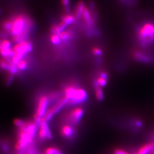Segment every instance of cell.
Masks as SVG:
<instances>
[{
    "instance_id": "1",
    "label": "cell",
    "mask_w": 154,
    "mask_h": 154,
    "mask_svg": "<svg viewBox=\"0 0 154 154\" xmlns=\"http://www.w3.org/2000/svg\"><path fill=\"white\" fill-rule=\"evenodd\" d=\"M138 41L142 46H147L154 42V23L147 22L137 31Z\"/></svg>"
},
{
    "instance_id": "2",
    "label": "cell",
    "mask_w": 154,
    "mask_h": 154,
    "mask_svg": "<svg viewBox=\"0 0 154 154\" xmlns=\"http://www.w3.org/2000/svg\"><path fill=\"white\" fill-rule=\"evenodd\" d=\"M49 104V98L46 95H42L39 99L36 114L39 117L43 118L48 111Z\"/></svg>"
},
{
    "instance_id": "3",
    "label": "cell",
    "mask_w": 154,
    "mask_h": 154,
    "mask_svg": "<svg viewBox=\"0 0 154 154\" xmlns=\"http://www.w3.org/2000/svg\"><path fill=\"white\" fill-rule=\"evenodd\" d=\"M88 98V94L85 90L81 88H77L71 100L69 101L68 104H77L78 103L83 102L86 100Z\"/></svg>"
},
{
    "instance_id": "4",
    "label": "cell",
    "mask_w": 154,
    "mask_h": 154,
    "mask_svg": "<svg viewBox=\"0 0 154 154\" xmlns=\"http://www.w3.org/2000/svg\"><path fill=\"white\" fill-rule=\"evenodd\" d=\"M39 130V138L42 141L45 139H51L52 138V134L50 128L48 125V122H46L43 118Z\"/></svg>"
},
{
    "instance_id": "5",
    "label": "cell",
    "mask_w": 154,
    "mask_h": 154,
    "mask_svg": "<svg viewBox=\"0 0 154 154\" xmlns=\"http://www.w3.org/2000/svg\"><path fill=\"white\" fill-rule=\"evenodd\" d=\"M83 114V110L81 108H76L70 111L68 116V120L73 124H77L81 119Z\"/></svg>"
},
{
    "instance_id": "6",
    "label": "cell",
    "mask_w": 154,
    "mask_h": 154,
    "mask_svg": "<svg viewBox=\"0 0 154 154\" xmlns=\"http://www.w3.org/2000/svg\"><path fill=\"white\" fill-rule=\"evenodd\" d=\"M37 126L35 124L34 122H30L28 123H26L25 125L21 128V130H22L25 131L26 132L27 134V135L29 136V137L33 139L37 134Z\"/></svg>"
},
{
    "instance_id": "7",
    "label": "cell",
    "mask_w": 154,
    "mask_h": 154,
    "mask_svg": "<svg viewBox=\"0 0 154 154\" xmlns=\"http://www.w3.org/2000/svg\"><path fill=\"white\" fill-rule=\"evenodd\" d=\"M132 56L135 60L142 63L148 64L151 61V58L146 54L141 51L138 50L134 51L132 53Z\"/></svg>"
},
{
    "instance_id": "8",
    "label": "cell",
    "mask_w": 154,
    "mask_h": 154,
    "mask_svg": "<svg viewBox=\"0 0 154 154\" xmlns=\"http://www.w3.org/2000/svg\"><path fill=\"white\" fill-rule=\"evenodd\" d=\"M61 135L66 138H70L74 134V129L71 126L64 125L61 129Z\"/></svg>"
},
{
    "instance_id": "9",
    "label": "cell",
    "mask_w": 154,
    "mask_h": 154,
    "mask_svg": "<svg viewBox=\"0 0 154 154\" xmlns=\"http://www.w3.org/2000/svg\"><path fill=\"white\" fill-rule=\"evenodd\" d=\"M77 89V87L74 85H67L64 88V97H65L69 100V101L71 99L74 92H75V91Z\"/></svg>"
},
{
    "instance_id": "10",
    "label": "cell",
    "mask_w": 154,
    "mask_h": 154,
    "mask_svg": "<svg viewBox=\"0 0 154 154\" xmlns=\"http://www.w3.org/2000/svg\"><path fill=\"white\" fill-rule=\"evenodd\" d=\"M69 102V100L65 97H62L58 102L55 104V105L52 108V111L54 114H57L61 111V110L64 107L66 104H67Z\"/></svg>"
},
{
    "instance_id": "11",
    "label": "cell",
    "mask_w": 154,
    "mask_h": 154,
    "mask_svg": "<svg viewBox=\"0 0 154 154\" xmlns=\"http://www.w3.org/2000/svg\"><path fill=\"white\" fill-rule=\"evenodd\" d=\"M85 6H85L83 1H78L77 6H76V8L75 13L74 14V15H75L77 20H79L82 17V13L83 12V10L85 9Z\"/></svg>"
},
{
    "instance_id": "12",
    "label": "cell",
    "mask_w": 154,
    "mask_h": 154,
    "mask_svg": "<svg viewBox=\"0 0 154 154\" xmlns=\"http://www.w3.org/2000/svg\"><path fill=\"white\" fill-rule=\"evenodd\" d=\"M62 21L64 22L67 25L74 24L76 21V18L74 14L67 13L62 16L61 17Z\"/></svg>"
},
{
    "instance_id": "13",
    "label": "cell",
    "mask_w": 154,
    "mask_h": 154,
    "mask_svg": "<svg viewBox=\"0 0 154 154\" xmlns=\"http://www.w3.org/2000/svg\"><path fill=\"white\" fill-rule=\"evenodd\" d=\"M153 148H154V141L150 143L144 145L139 149L138 151L139 154H147L150 153Z\"/></svg>"
},
{
    "instance_id": "14",
    "label": "cell",
    "mask_w": 154,
    "mask_h": 154,
    "mask_svg": "<svg viewBox=\"0 0 154 154\" xmlns=\"http://www.w3.org/2000/svg\"><path fill=\"white\" fill-rule=\"evenodd\" d=\"M94 87H95V95H96L97 99L98 101H101L103 99L104 95H103V92L102 89L101 88V87L99 86V85L98 83L97 80L94 81Z\"/></svg>"
},
{
    "instance_id": "15",
    "label": "cell",
    "mask_w": 154,
    "mask_h": 154,
    "mask_svg": "<svg viewBox=\"0 0 154 154\" xmlns=\"http://www.w3.org/2000/svg\"><path fill=\"white\" fill-rule=\"evenodd\" d=\"M59 36L60 37L61 41H67L73 37V32L71 30H66L60 33Z\"/></svg>"
},
{
    "instance_id": "16",
    "label": "cell",
    "mask_w": 154,
    "mask_h": 154,
    "mask_svg": "<svg viewBox=\"0 0 154 154\" xmlns=\"http://www.w3.org/2000/svg\"><path fill=\"white\" fill-rule=\"evenodd\" d=\"M13 26V20L11 18L4 21L2 24V29L7 33H10Z\"/></svg>"
},
{
    "instance_id": "17",
    "label": "cell",
    "mask_w": 154,
    "mask_h": 154,
    "mask_svg": "<svg viewBox=\"0 0 154 154\" xmlns=\"http://www.w3.org/2000/svg\"><path fill=\"white\" fill-rule=\"evenodd\" d=\"M11 66V62H9L5 58L0 59V69L2 70L9 71Z\"/></svg>"
},
{
    "instance_id": "18",
    "label": "cell",
    "mask_w": 154,
    "mask_h": 154,
    "mask_svg": "<svg viewBox=\"0 0 154 154\" xmlns=\"http://www.w3.org/2000/svg\"><path fill=\"white\" fill-rule=\"evenodd\" d=\"M28 61L26 59H22L17 65L18 70L24 71L27 68Z\"/></svg>"
},
{
    "instance_id": "19",
    "label": "cell",
    "mask_w": 154,
    "mask_h": 154,
    "mask_svg": "<svg viewBox=\"0 0 154 154\" xmlns=\"http://www.w3.org/2000/svg\"><path fill=\"white\" fill-rule=\"evenodd\" d=\"M50 40L52 44L55 45H58L61 42V39L59 35L58 34H52L50 36Z\"/></svg>"
},
{
    "instance_id": "20",
    "label": "cell",
    "mask_w": 154,
    "mask_h": 154,
    "mask_svg": "<svg viewBox=\"0 0 154 154\" xmlns=\"http://www.w3.org/2000/svg\"><path fill=\"white\" fill-rule=\"evenodd\" d=\"M54 114H55L54 113V112L52 111V108H49V109L48 110V111H47L45 116H44L43 119H44V120L46 122H48L51 120V119L52 118V117H53V116H54Z\"/></svg>"
},
{
    "instance_id": "21",
    "label": "cell",
    "mask_w": 154,
    "mask_h": 154,
    "mask_svg": "<svg viewBox=\"0 0 154 154\" xmlns=\"http://www.w3.org/2000/svg\"><path fill=\"white\" fill-rule=\"evenodd\" d=\"M60 150L56 148V147H49L48 148L45 153V154H57Z\"/></svg>"
},
{
    "instance_id": "22",
    "label": "cell",
    "mask_w": 154,
    "mask_h": 154,
    "mask_svg": "<svg viewBox=\"0 0 154 154\" xmlns=\"http://www.w3.org/2000/svg\"><path fill=\"white\" fill-rule=\"evenodd\" d=\"M14 123L16 127H17L18 128H21L25 125L26 122L22 120V119H16L14 120Z\"/></svg>"
},
{
    "instance_id": "23",
    "label": "cell",
    "mask_w": 154,
    "mask_h": 154,
    "mask_svg": "<svg viewBox=\"0 0 154 154\" xmlns=\"http://www.w3.org/2000/svg\"><path fill=\"white\" fill-rule=\"evenodd\" d=\"M92 53L95 56H102L103 55V50L99 48L95 47L92 49Z\"/></svg>"
},
{
    "instance_id": "24",
    "label": "cell",
    "mask_w": 154,
    "mask_h": 154,
    "mask_svg": "<svg viewBox=\"0 0 154 154\" xmlns=\"http://www.w3.org/2000/svg\"><path fill=\"white\" fill-rule=\"evenodd\" d=\"M62 4L65 8V12L66 13H69L70 10L69 7V0H61Z\"/></svg>"
},
{
    "instance_id": "25",
    "label": "cell",
    "mask_w": 154,
    "mask_h": 154,
    "mask_svg": "<svg viewBox=\"0 0 154 154\" xmlns=\"http://www.w3.org/2000/svg\"><path fill=\"white\" fill-rule=\"evenodd\" d=\"M97 81H98V83L100 87H104L107 84V80L103 78H101V77H99Z\"/></svg>"
},
{
    "instance_id": "26",
    "label": "cell",
    "mask_w": 154,
    "mask_h": 154,
    "mask_svg": "<svg viewBox=\"0 0 154 154\" xmlns=\"http://www.w3.org/2000/svg\"><path fill=\"white\" fill-rule=\"evenodd\" d=\"M115 154H128L127 152L121 150V149H116L114 151Z\"/></svg>"
},
{
    "instance_id": "27",
    "label": "cell",
    "mask_w": 154,
    "mask_h": 154,
    "mask_svg": "<svg viewBox=\"0 0 154 154\" xmlns=\"http://www.w3.org/2000/svg\"><path fill=\"white\" fill-rule=\"evenodd\" d=\"M100 77L104 79H106V80H107L108 79V74L106 73H105V72H102V73H100Z\"/></svg>"
},
{
    "instance_id": "28",
    "label": "cell",
    "mask_w": 154,
    "mask_h": 154,
    "mask_svg": "<svg viewBox=\"0 0 154 154\" xmlns=\"http://www.w3.org/2000/svg\"><path fill=\"white\" fill-rule=\"evenodd\" d=\"M150 154H154V148L150 152Z\"/></svg>"
},
{
    "instance_id": "29",
    "label": "cell",
    "mask_w": 154,
    "mask_h": 154,
    "mask_svg": "<svg viewBox=\"0 0 154 154\" xmlns=\"http://www.w3.org/2000/svg\"><path fill=\"white\" fill-rule=\"evenodd\" d=\"M57 154H62V153H61V151H59V152H58V153H57Z\"/></svg>"
},
{
    "instance_id": "30",
    "label": "cell",
    "mask_w": 154,
    "mask_h": 154,
    "mask_svg": "<svg viewBox=\"0 0 154 154\" xmlns=\"http://www.w3.org/2000/svg\"><path fill=\"white\" fill-rule=\"evenodd\" d=\"M1 47V41H0V48Z\"/></svg>"
},
{
    "instance_id": "31",
    "label": "cell",
    "mask_w": 154,
    "mask_h": 154,
    "mask_svg": "<svg viewBox=\"0 0 154 154\" xmlns=\"http://www.w3.org/2000/svg\"><path fill=\"white\" fill-rule=\"evenodd\" d=\"M24 154L22 153H21V152H20V153H19V154Z\"/></svg>"
},
{
    "instance_id": "32",
    "label": "cell",
    "mask_w": 154,
    "mask_h": 154,
    "mask_svg": "<svg viewBox=\"0 0 154 154\" xmlns=\"http://www.w3.org/2000/svg\"><path fill=\"white\" fill-rule=\"evenodd\" d=\"M138 154V153H135V154Z\"/></svg>"
}]
</instances>
